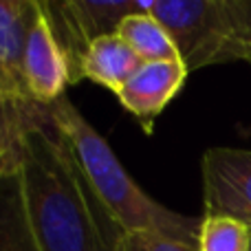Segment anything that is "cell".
<instances>
[{
	"label": "cell",
	"mask_w": 251,
	"mask_h": 251,
	"mask_svg": "<svg viewBox=\"0 0 251 251\" xmlns=\"http://www.w3.org/2000/svg\"><path fill=\"white\" fill-rule=\"evenodd\" d=\"M20 183L42 251H113L73 150L42 106L22 137ZM100 205V203H97Z\"/></svg>",
	"instance_id": "1"
},
{
	"label": "cell",
	"mask_w": 251,
	"mask_h": 251,
	"mask_svg": "<svg viewBox=\"0 0 251 251\" xmlns=\"http://www.w3.org/2000/svg\"><path fill=\"white\" fill-rule=\"evenodd\" d=\"M49 115L71 146L93 196L101 205L106 218L117 227V234L156 231L199 247L201 218L183 216L148 196L126 172L108 141L88 124L69 97L64 95L49 106Z\"/></svg>",
	"instance_id": "2"
},
{
	"label": "cell",
	"mask_w": 251,
	"mask_h": 251,
	"mask_svg": "<svg viewBox=\"0 0 251 251\" xmlns=\"http://www.w3.org/2000/svg\"><path fill=\"white\" fill-rule=\"evenodd\" d=\"M146 11L170 31L187 71L251 64V0H150Z\"/></svg>",
	"instance_id": "3"
},
{
	"label": "cell",
	"mask_w": 251,
	"mask_h": 251,
	"mask_svg": "<svg viewBox=\"0 0 251 251\" xmlns=\"http://www.w3.org/2000/svg\"><path fill=\"white\" fill-rule=\"evenodd\" d=\"M51 26L69 62L71 84L79 82V69L86 49L97 38L117 33V26L130 13L143 9L137 0L117 2H95V0H66V2H44Z\"/></svg>",
	"instance_id": "4"
},
{
	"label": "cell",
	"mask_w": 251,
	"mask_h": 251,
	"mask_svg": "<svg viewBox=\"0 0 251 251\" xmlns=\"http://www.w3.org/2000/svg\"><path fill=\"white\" fill-rule=\"evenodd\" d=\"M205 214H223L251 229V150L209 148L201 161Z\"/></svg>",
	"instance_id": "5"
},
{
	"label": "cell",
	"mask_w": 251,
	"mask_h": 251,
	"mask_svg": "<svg viewBox=\"0 0 251 251\" xmlns=\"http://www.w3.org/2000/svg\"><path fill=\"white\" fill-rule=\"evenodd\" d=\"M22 73L29 97L42 106H51L62 100L71 84L69 62L55 38L44 0H35L33 22L26 31Z\"/></svg>",
	"instance_id": "6"
},
{
	"label": "cell",
	"mask_w": 251,
	"mask_h": 251,
	"mask_svg": "<svg viewBox=\"0 0 251 251\" xmlns=\"http://www.w3.org/2000/svg\"><path fill=\"white\" fill-rule=\"evenodd\" d=\"M187 75L190 71L183 60L148 62L126 82V86L117 93V100L130 115L139 119L146 132H150L152 122L178 95Z\"/></svg>",
	"instance_id": "7"
},
{
	"label": "cell",
	"mask_w": 251,
	"mask_h": 251,
	"mask_svg": "<svg viewBox=\"0 0 251 251\" xmlns=\"http://www.w3.org/2000/svg\"><path fill=\"white\" fill-rule=\"evenodd\" d=\"M33 11L35 0L0 2V97L2 100H31L22 73V60H25L26 31L33 22Z\"/></svg>",
	"instance_id": "8"
},
{
	"label": "cell",
	"mask_w": 251,
	"mask_h": 251,
	"mask_svg": "<svg viewBox=\"0 0 251 251\" xmlns=\"http://www.w3.org/2000/svg\"><path fill=\"white\" fill-rule=\"evenodd\" d=\"M141 64L143 62L137 57V53L117 33H108L97 38L86 49L79 79H91L93 84H100L117 95L126 82L141 69Z\"/></svg>",
	"instance_id": "9"
},
{
	"label": "cell",
	"mask_w": 251,
	"mask_h": 251,
	"mask_svg": "<svg viewBox=\"0 0 251 251\" xmlns=\"http://www.w3.org/2000/svg\"><path fill=\"white\" fill-rule=\"evenodd\" d=\"M0 251H42L26 216L18 172L0 174Z\"/></svg>",
	"instance_id": "10"
},
{
	"label": "cell",
	"mask_w": 251,
	"mask_h": 251,
	"mask_svg": "<svg viewBox=\"0 0 251 251\" xmlns=\"http://www.w3.org/2000/svg\"><path fill=\"white\" fill-rule=\"evenodd\" d=\"M117 35L137 53V57L143 64L181 60L170 31L152 13L146 11V2H143L141 11L124 18L122 25L117 26Z\"/></svg>",
	"instance_id": "11"
},
{
	"label": "cell",
	"mask_w": 251,
	"mask_h": 251,
	"mask_svg": "<svg viewBox=\"0 0 251 251\" xmlns=\"http://www.w3.org/2000/svg\"><path fill=\"white\" fill-rule=\"evenodd\" d=\"M42 104L0 97V174L18 172L22 156V137Z\"/></svg>",
	"instance_id": "12"
},
{
	"label": "cell",
	"mask_w": 251,
	"mask_h": 251,
	"mask_svg": "<svg viewBox=\"0 0 251 251\" xmlns=\"http://www.w3.org/2000/svg\"><path fill=\"white\" fill-rule=\"evenodd\" d=\"M199 251H251V229L223 214H205L199 229Z\"/></svg>",
	"instance_id": "13"
},
{
	"label": "cell",
	"mask_w": 251,
	"mask_h": 251,
	"mask_svg": "<svg viewBox=\"0 0 251 251\" xmlns=\"http://www.w3.org/2000/svg\"><path fill=\"white\" fill-rule=\"evenodd\" d=\"M113 251H199V247L156 231H124L115 238Z\"/></svg>",
	"instance_id": "14"
}]
</instances>
